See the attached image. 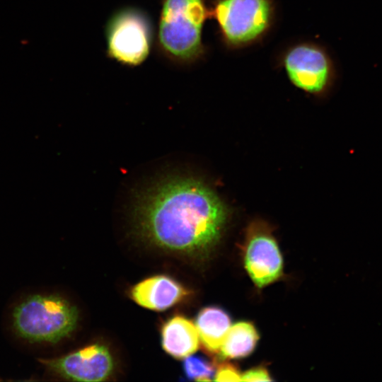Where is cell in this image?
<instances>
[{
  "label": "cell",
  "mask_w": 382,
  "mask_h": 382,
  "mask_svg": "<svg viewBox=\"0 0 382 382\" xmlns=\"http://www.w3.org/2000/svg\"><path fill=\"white\" fill-rule=\"evenodd\" d=\"M142 234L155 245L186 254L202 253L219 241L227 210L214 192L190 178H174L152 189L137 212Z\"/></svg>",
  "instance_id": "1"
},
{
  "label": "cell",
  "mask_w": 382,
  "mask_h": 382,
  "mask_svg": "<svg viewBox=\"0 0 382 382\" xmlns=\"http://www.w3.org/2000/svg\"><path fill=\"white\" fill-rule=\"evenodd\" d=\"M216 381H241V374L238 368L228 362L221 364L214 374Z\"/></svg>",
  "instance_id": "14"
},
{
  "label": "cell",
  "mask_w": 382,
  "mask_h": 382,
  "mask_svg": "<svg viewBox=\"0 0 382 382\" xmlns=\"http://www.w3.org/2000/svg\"><path fill=\"white\" fill-rule=\"evenodd\" d=\"M51 372L76 381H101L112 373L113 362L108 349L93 345L61 357L40 359Z\"/></svg>",
  "instance_id": "8"
},
{
  "label": "cell",
  "mask_w": 382,
  "mask_h": 382,
  "mask_svg": "<svg viewBox=\"0 0 382 382\" xmlns=\"http://www.w3.org/2000/svg\"><path fill=\"white\" fill-rule=\"evenodd\" d=\"M289 80L310 93H320L332 82L335 69L328 54L321 48L301 44L289 50L284 58Z\"/></svg>",
  "instance_id": "7"
},
{
  "label": "cell",
  "mask_w": 382,
  "mask_h": 382,
  "mask_svg": "<svg viewBox=\"0 0 382 382\" xmlns=\"http://www.w3.org/2000/svg\"><path fill=\"white\" fill-rule=\"evenodd\" d=\"M258 339V333L252 323H236L231 325L219 353L226 359L246 357L254 350Z\"/></svg>",
  "instance_id": "12"
},
{
  "label": "cell",
  "mask_w": 382,
  "mask_h": 382,
  "mask_svg": "<svg viewBox=\"0 0 382 382\" xmlns=\"http://www.w3.org/2000/svg\"><path fill=\"white\" fill-rule=\"evenodd\" d=\"M105 33L109 58L131 67L141 65L148 58L153 28L141 10L132 7L118 10L109 18Z\"/></svg>",
  "instance_id": "4"
},
{
  "label": "cell",
  "mask_w": 382,
  "mask_h": 382,
  "mask_svg": "<svg viewBox=\"0 0 382 382\" xmlns=\"http://www.w3.org/2000/svg\"><path fill=\"white\" fill-rule=\"evenodd\" d=\"M186 376L196 381H210L214 375L213 366L205 359L190 355L185 357L183 364Z\"/></svg>",
  "instance_id": "13"
},
{
  "label": "cell",
  "mask_w": 382,
  "mask_h": 382,
  "mask_svg": "<svg viewBox=\"0 0 382 382\" xmlns=\"http://www.w3.org/2000/svg\"><path fill=\"white\" fill-rule=\"evenodd\" d=\"M77 320L76 308L56 295L30 296L13 312L17 334L34 342H57L74 331Z\"/></svg>",
  "instance_id": "3"
},
{
  "label": "cell",
  "mask_w": 382,
  "mask_h": 382,
  "mask_svg": "<svg viewBox=\"0 0 382 382\" xmlns=\"http://www.w3.org/2000/svg\"><path fill=\"white\" fill-rule=\"evenodd\" d=\"M270 0H219L213 14L226 40L244 45L259 37L272 18Z\"/></svg>",
  "instance_id": "5"
},
{
  "label": "cell",
  "mask_w": 382,
  "mask_h": 382,
  "mask_svg": "<svg viewBox=\"0 0 382 382\" xmlns=\"http://www.w3.org/2000/svg\"><path fill=\"white\" fill-rule=\"evenodd\" d=\"M187 291L177 281L166 275L148 278L131 291V296L139 305L154 311H164L181 301Z\"/></svg>",
  "instance_id": "9"
},
{
  "label": "cell",
  "mask_w": 382,
  "mask_h": 382,
  "mask_svg": "<svg viewBox=\"0 0 382 382\" xmlns=\"http://www.w3.org/2000/svg\"><path fill=\"white\" fill-rule=\"evenodd\" d=\"M207 16L204 0H163L157 36L161 52L178 64L199 58L204 52L202 33Z\"/></svg>",
  "instance_id": "2"
},
{
  "label": "cell",
  "mask_w": 382,
  "mask_h": 382,
  "mask_svg": "<svg viewBox=\"0 0 382 382\" xmlns=\"http://www.w3.org/2000/svg\"><path fill=\"white\" fill-rule=\"evenodd\" d=\"M243 251L245 267L258 287L266 286L282 276V256L265 224L254 222L249 226Z\"/></svg>",
  "instance_id": "6"
},
{
  "label": "cell",
  "mask_w": 382,
  "mask_h": 382,
  "mask_svg": "<svg viewBox=\"0 0 382 382\" xmlns=\"http://www.w3.org/2000/svg\"><path fill=\"white\" fill-rule=\"evenodd\" d=\"M241 381H270V376L266 369L263 367H255L246 371L241 374Z\"/></svg>",
  "instance_id": "15"
},
{
  "label": "cell",
  "mask_w": 382,
  "mask_h": 382,
  "mask_svg": "<svg viewBox=\"0 0 382 382\" xmlns=\"http://www.w3.org/2000/svg\"><path fill=\"white\" fill-rule=\"evenodd\" d=\"M162 346L164 350L177 359L185 358L195 352L199 337L195 325L183 316H175L162 328Z\"/></svg>",
  "instance_id": "10"
},
{
  "label": "cell",
  "mask_w": 382,
  "mask_h": 382,
  "mask_svg": "<svg viewBox=\"0 0 382 382\" xmlns=\"http://www.w3.org/2000/svg\"><path fill=\"white\" fill-rule=\"evenodd\" d=\"M195 326L204 347L211 353H219L231 327V319L224 310L209 306L199 313Z\"/></svg>",
  "instance_id": "11"
}]
</instances>
